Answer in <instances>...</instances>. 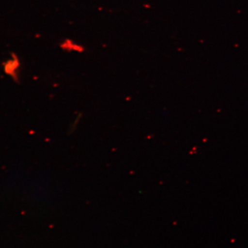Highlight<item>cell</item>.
I'll use <instances>...</instances> for the list:
<instances>
[{
    "label": "cell",
    "mask_w": 248,
    "mask_h": 248,
    "mask_svg": "<svg viewBox=\"0 0 248 248\" xmlns=\"http://www.w3.org/2000/svg\"><path fill=\"white\" fill-rule=\"evenodd\" d=\"M60 47L63 50L67 52H77V53H82L84 51V48L82 46L78 45L73 40L66 39L62 42Z\"/></svg>",
    "instance_id": "cell-1"
}]
</instances>
